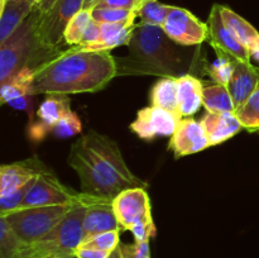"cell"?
<instances>
[{"label": "cell", "mask_w": 259, "mask_h": 258, "mask_svg": "<svg viewBox=\"0 0 259 258\" xmlns=\"http://www.w3.org/2000/svg\"><path fill=\"white\" fill-rule=\"evenodd\" d=\"M133 28L134 22L101 23L100 42L83 48L90 51H110L119 46H128Z\"/></svg>", "instance_id": "44dd1931"}, {"label": "cell", "mask_w": 259, "mask_h": 258, "mask_svg": "<svg viewBox=\"0 0 259 258\" xmlns=\"http://www.w3.org/2000/svg\"><path fill=\"white\" fill-rule=\"evenodd\" d=\"M32 95H27V96H22V98H18L14 99V100L9 101V105L13 106L14 109L17 110H23V111H27L29 115H32Z\"/></svg>", "instance_id": "ab89813d"}, {"label": "cell", "mask_w": 259, "mask_h": 258, "mask_svg": "<svg viewBox=\"0 0 259 258\" xmlns=\"http://www.w3.org/2000/svg\"><path fill=\"white\" fill-rule=\"evenodd\" d=\"M29 185H27V186L23 187V189L17 190V191L12 192V194L9 195L0 196V215H5L8 214V212L19 209L20 204H22L23 199H24L25 192H27Z\"/></svg>", "instance_id": "836d02e7"}, {"label": "cell", "mask_w": 259, "mask_h": 258, "mask_svg": "<svg viewBox=\"0 0 259 258\" xmlns=\"http://www.w3.org/2000/svg\"><path fill=\"white\" fill-rule=\"evenodd\" d=\"M40 2H42V0H33V3H34L35 7H38V4H39Z\"/></svg>", "instance_id": "bcb514c9"}, {"label": "cell", "mask_w": 259, "mask_h": 258, "mask_svg": "<svg viewBox=\"0 0 259 258\" xmlns=\"http://www.w3.org/2000/svg\"><path fill=\"white\" fill-rule=\"evenodd\" d=\"M136 242H149L152 237L156 235V225L153 223H141L134 225L131 229Z\"/></svg>", "instance_id": "d590c367"}, {"label": "cell", "mask_w": 259, "mask_h": 258, "mask_svg": "<svg viewBox=\"0 0 259 258\" xmlns=\"http://www.w3.org/2000/svg\"><path fill=\"white\" fill-rule=\"evenodd\" d=\"M202 105L210 113H235L234 101L225 85L214 83L204 88Z\"/></svg>", "instance_id": "d4e9b609"}, {"label": "cell", "mask_w": 259, "mask_h": 258, "mask_svg": "<svg viewBox=\"0 0 259 258\" xmlns=\"http://www.w3.org/2000/svg\"><path fill=\"white\" fill-rule=\"evenodd\" d=\"M5 2H8V0H0V4H3ZM10 2H24V0H10Z\"/></svg>", "instance_id": "f6af8a7d"}, {"label": "cell", "mask_w": 259, "mask_h": 258, "mask_svg": "<svg viewBox=\"0 0 259 258\" xmlns=\"http://www.w3.org/2000/svg\"><path fill=\"white\" fill-rule=\"evenodd\" d=\"M227 88L234 101L235 111H238L259 88V68L252 63L235 60L234 72Z\"/></svg>", "instance_id": "e0dca14e"}, {"label": "cell", "mask_w": 259, "mask_h": 258, "mask_svg": "<svg viewBox=\"0 0 259 258\" xmlns=\"http://www.w3.org/2000/svg\"><path fill=\"white\" fill-rule=\"evenodd\" d=\"M98 42H100V23L95 22V20H91L90 24L86 28L85 33L82 35V39H81L80 45L81 47H90V46L96 45Z\"/></svg>", "instance_id": "8d00e7d4"}, {"label": "cell", "mask_w": 259, "mask_h": 258, "mask_svg": "<svg viewBox=\"0 0 259 258\" xmlns=\"http://www.w3.org/2000/svg\"><path fill=\"white\" fill-rule=\"evenodd\" d=\"M206 24L209 28V42L215 51L224 52L225 55L230 56L237 61L250 63L249 48L243 45L228 29L224 20H223L220 4L212 5Z\"/></svg>", "instance_id": "4fadbf2b"}, {"label": "cell", "mask_w": 259, "mask_h": 258, "mask_svg": "<svg viewBox=\"0 0 259 258\" xmlns=\"http://www.w3.org/2000/svg\"><path fill=\"white\" fill-rule=\"evenodd\" d=\"M163 28L134 24L129 40V56L116 61L118 75H156L179 77L185 67L184 57Z\"/></svg>", "instance_id": "3957f363"}, {"label": "cell", "mask_w": 259, "mask_h": 258, "mask_svg": "<svg viewBox=\"0 0 259 258\" xmlns=\"http://www.w3.org/2000/svg\"><path fill=\"white\" fill-rule=\"evenodd\" d=\"M202 82L195 76L184 73L177 77V98L179 113L181 118L191 116L202 105Z\"/></svg>", "instance_id": "d6986e66"}, {"label": "cell", "mask_w": 259, "mask_h": 258, "mask_svg": "<svg viewBox=\"0 0 259 258\" xmlns=\"http://www.w3.org/2000/svg\"><path fill=\"white\" fill-rule=\"evenodd\" d=\"M151 105L158 106L180 115L177 77H162L154 83L151 91Z\"/></svg>", "instance_id": "603a6c76"}, {"label": "cell", "mask_w": 259, "mask_h": 258, "mask_svg": "<svg viewBox=\"0 0 259 258\" xmlns=\"http://www.w3.org/2000/svg\"><path fill=\"white\" fill-rule=\"evenodd\" d=\"M99 0H85V3H83V9H93L94 7H95V4L98 3Z\"/></svg>", "instance_id": "7bdbcfd3"}, {"label": "cell", "mask_w": 259, "mask_h": 258, "mask_svg": "<svg viewBox=\"0 0 259 258\" xmlns=\"http://www.w3.org/2000/svg\"><path fill=\"white\" fill-rule=\"evenodd\" d=\"M68 258H77V257H76V255H72V257H68Z\"/></svg>", "instance_id": "c3c4849f"}, {"label": "cell", "mask_w": 259, "mask_h": 258, "mask_svg": "<svg viewBox=\"0 0 259 258\" xmlns=\"http://www.w3.org/2000/svg\"><path fill=\"white\" fill-rule=\"evenodd\" d=\"M68 164L80 177L81 191L114 199L126 189L148 185L126 166L118 143L95 131L73 142Z\"/></svg>", "instance_id": "6da1fadb"}, {"label": "cell", "mask_w": 259, "mask_h": 258, "mask_svg": "<svg viewBox=\"0 0 259 258\" xmlns=\"http://www.w3.org/2000/svg\"><path fill=\"white\" fill-rule=\"evenodd\" d=\"M93 19L98 23H123L134 22L137 10L118 9V8H93L91 9Z\"/></svg>", "instance_id": "4dcf8cb0"}, {"label": "cell", "mask_w": 259, "mask_h": 258, "mask_svg": "<svg viewBox=\"0 0 259 258\" xmlns=\"http://www.w3.org/2000/svg\"><path fill=\"white\" fill-rule=\"evenodd\" d=\"M172 5L162 4L158 0H148L142 3L137 9V17L141 19V23L152 25H162L166 22L168 13L171 12Z\"/></svg>", "instance_id": "484cf974"}, {"label": "cell", "mask_w": 259, "mask_h": 258, "mask_svg": "<svg viewBox=\"0 0 259 258\" xmlns=\"http://www.w3.org/2000/svg\"><path fill=\"white\" fill-rule=\"evenodd\" d=\"M200 121L206 132L211 146L227 142L228 139L233 138L243 129L235 113H210V111H206Z\"/></svg>", "instance_id": "ac0fdd59"}, {"label": "cell", "mask_w": 259, "mask_h": 258, "mask_svg": "<svg viewBox=\"0 0 259 258\" xmlns=\"http://www.w3.org/2000/svg\"><path fill=\"white\" fill-rule=\"evenodd\" d=\"M118 76L110 51H90L73 46L34 70L30 95L100 91Z\"/></svg>", "instance_id": "7a4b0ae2"}, {"label": "cell", "mask_w": 259, "mask_h": 258, "mask_svg": "<svg viewBox=\"0 0 259 258\" xmlns=\"http://www.w3.org/2000/svg\"><path fill=\"white\" fill-rule=\"evenodd\" d=\"M93 20V14H91L90 9H82L68 22L67 27H66L65 34V43L70 46H78L80 45L82 35L85 33L86 28L90 24Z\"/></svg>", "instance_id": "4316f807"}, {"label": "cell", "mask_w": 259, "mask_h": 258, "mask_svg": "<svg viewBox=\"0 0 259 258\" xmlns=\"http://www.w3.org/2000/svg\"><path fill=\"white\" fill-rule=\"evenodd\" d=\"M181 116L158 106L141 109L131 124V129L142 139L151 141L158 136H172Z\"/></svg>", "instance_id": "7c38bea8"}, {"label": "cell", "mask_w": 259, "mask_h": 258, "mask_svg": "<svg viewBox=\"0 0 259 258\" xmlns=\"http://www.w3.org/2000/svg\"><path fill=\"white\" fill-rule=\"evenodd\" d=\"M108 258H123V257H121L120 250H119V248H116V249H114L113 252H111L110 254H109Z\"/></svg>", "instance_id": "ee69618b"}, {"label": "cell", "mask_w": 259, "mask_h": 258, "mask_svg": "<svg viewBox=\"0 0 259 258\" xmlns=\"http://www.w3.org/2000/svg\"><path fill=\"white\" fill-rule=\"evenodd\" d=\"M83 3L85 0H57L48 12L39 14L35 33L38 43L48 50H61L66 27L83 9Z\"/></svg>", "instance_id": "52a82bcc"}, {"label": "cell", "mask_w": 259, "mask_h": 258, "mask_svg": "<svg viewBox=\"0 0 259 258\" xmlns=\"http://www.w3.org/2000/svg\"><path fill=\"white\" fill-rule=\"evenodd\" d=\"M80 192L63 185L50 168L38 175L28 187L19 209L51 205H75Z\"/></svg>", "instance_id": "ba28073f"}, {"label": "cell", "mask_w": 259, "mask_h": 258, "mask_svg": "<svg viewBox=\"0 0 259 258\" xmlns=\"http://www.w3.org/2000/svg\"><path fill=\"white\" fill-rule=\"evenodd\" d=\"M137 2H138V3H139V4H141V2H142V0H137ZM138 7H139V5H138Z\"/></svg>", "instance_id": "681fc988"}, {"label": "cell", "mask_w": 259, "mask_h": 258, "mask_svg": "<svg viewBox=\"0 0 259 258\" xmlns=\"http://www.w3.org/2000/svg\"><path fill=\"white\" fill-rule=\"evenodd\" d=\"M71 110L70 98L63 94H47L37 110L38 121L29 126V137L42 141L67 111Z\"/></svg>", "instance_id": "2e32d148"}, {"label": "cell", "mask_w": 259, "mask_h": 258, "mask_svg": "<svg viewBox=\"0 0 259 258\" xmlns=\"http://www.w3.org/2000/svg\"><path fill=\"white\" fill-rule=\"evenodd\" d=\"M24 245L7 220L0 218V258H14Z\"/></svg>", "instance_id": "f1b7e54d"}, {"label": "cell", "mask_w": 259, "mask_h": 258, "mask_svg": "<svg viewBox=\"0 0 259 258\" xmlns=\"http://www.w3.org/2000/svg\"><path fill=\"white\" fill-rule=\"evenodd\" d=\"M139 3L137 0H99L94 8H118V9L137 10Z\"/></svg>", "instance_id": "74e56055"}, {"label": "cell", "mask_w": 259, "mask_h": 258, "mask_svg": "<svg viewBox=\"0 0 259 258\" xmlns=\"http://www.w3.org/2000/svg\"><path fill=\"white\" fill-rule=\"evenodd\" d=\"M168 146L174 151L175 157L180 158L204 151L211 147V144L201 121L192 118H181Z\"/></svg>", "instance_id": "5bb4252c"}, {"label": "cell", "mask_w": 259, "mask_h": 258, "mask_svg": "<svg viewBox=\"0 0 259 258\" xmlns=\"http://www.w3.org/2000/svg\"><path fill=\"white\" fill-rule=\"evenodd\" d=\"M144 2H148V0H142V2H141V4H142V3H144ZM141 4H139V5H141Z\"/></svg>", "instance_id": "7dc6e473"}, {"label": "cell", "mask_w": 259, "mask_h": 258, "mask_svg": "<svg viewBox=\"0 0 259 258\" xmlns=\"http://www.w3.org/2000/svg\"><path fill=\"white\" fill-rule=\"evenodd\" d=\"M76 205V204H75ZM75 205H51V206L17 209L0 218L7 220L15 234L24 243L40 239L57 227Z\"/></svg>", "instance_id": "8992f818"}, {"label": "cell", "mask_w": 259, "mask_h": 258, "mask_svg": "<svg viewBox=\"0 0 259 258\" xmlns=\"http://www.w3.org/2000/svg\"><path fill=\"white\" fill-rule=\"evenodd\" d=\"M123 258H151L149 242H136L134 244L119 243L118 245Z\"/></svg>", "instance_id": "e575fe53"}, {"label": "cell", "mask_w": 259, "mask_h": 258, "mask_svg": "<svg viewBox=\"0 0 259 258\" xmlns=\"http://www.w3.org/2000/svg\"><path fill=\"white\" fill-rule=\"evenodd\" d=\"M110 253L105 252V250L94 249V248H83L78 247L76 250L75 255L77 258H108Z\"/></svg>", "instance_id": "f35d334b"}, {"label": "cell", "mask_w": 259, "mask_h": 258, "mask_svg": "<svg viewBox=\"0 0 259 258\" xmlns=\"http://www.w3.org/2000/svg\"><path fill=\"white\" fill-rule=\"evenodd\" d=\"M235 114L243 129L248 132H259V88Z\"/></svg>", "instance_id": "83f0119b"}, {"label": "cell", "mask_w": 259, "mask_h": 258, "mask_svg": "<svg viewBox=\"0 0 259 258\" xmlns=\"http://www.w3.org/2000/svg\"><path fill=\"white\" fill-rule=\"evenodd\" d=\"M33 80H34V70L30 67H24L7 81L2 82L0 86L2 104H8L14 99L30 95Z\"/></svg>", "instance_id": "7402d4cb"}, {"label": "cell", "mask_w": 259, "mask_h": 258, "mask_svg": "<svg viewBox=\"0 0 259 258\" xmlns=\"http://www.w3.org/2000/svg\"><path fill=\"white\" fill-rule=\"evenodd\" d=\"M85 211L86 207L77 202L57 227L35 242L24 243L14 258H68L75 255L83 240Z\"/></svg>", "instance_id": "5b68a950"}, {"label": "cell", "mask_w": 259, "mask_h": 258, "mask_svg": "<svg viewBox=\"0 0 259 258\" xmlns=\"http://www.w3.org/2000/svg\"><path fill=\"white\" fill-rule=\"evenodd\" d=\"M113 200L80 192L78 202L86 207L82 223L83 239L104 232L120 230V225L114 211Z\"/></svg>", "instance_id": "8fae6325"}, {"label": "cell", "mask_w": 259, "mask_h": 258, "mask_svg": "<svg viewBox=\"0 0 259 258\" xmlns=\"http://www.w3.org/2000/svg\"><path fill=\"white\" fill-rule=\"evenodd\" d=\"M249 55H250V60L253 58V60H255L257 62H259V37L249 47Z\"/></svg>", "instance_id": "b9f144b4"}, {"label": "cell", "mask_w": 259, "mask_h": 258, "mask_svg": "<svg viewBox=\"0 0 259 258\" xmlns=\"http://www.w3.org/2000/svg\"><path fill=\"white\" fill-rule=\"evenodd\" d=\"M35 5L33 0L8 2L0 4V43L19 28V25L32 14Z\"/></svg>", "instance_id": "ffe728a7"}, {"label": "cell", "mask_w": 259, "mask_h": 258, "mask_svg": "<svg viewBox=\"0 0 259 258\" xmlns=\"http://www.w3.org/2000/svg\"><path fill=\"white\" fill-rule=\"evenodd\" d=\"M220 12H222L223 20H224L225 25L228 29L240 40L244 46L248 48L253 45L255 39L259 37V32L250 24L249 22L240 17L239 14L232 10L228 7H223L220 5Z\"/></svg>", "instance_id": "cb8c5ba5"}, {"label": "cell", "mask_w": 259, "mask_h": 258, "mask_svg": "<svg viewBox=\"0 0 259 258\" xmlns=\"http://www.w3.org/2000/svg\"><path fill=\"white\" fill-rule=\"evenodd\" d=\"M120 228L131 230L134 225L141 223H153L151 200L144 187L126 189L116 195L113 200Z\"/></svg>", "instance_id": "30bf717a"}, {"label": "cell", "mask_w": 259, "mask_h": 258, "mask_svg": "<svg viewBox=\"0 0 259 258\" xmlns=\"http://www.w3.org/2000/svg\"><path fill=\"white\" fill-rule=\"evenodd\" d=\"M217 53L219 58L207 68V73L215 81V83L227 86L232 78L233 72H234L235 60L230 56L225 55L224 52H220V51H217Z\"/></svg>", "instance_id": "f546056e"}, {"label": "cell", "mask_w": 259, "mask_h": 258, "mask_svg": "<svg viewBox=\"0 0 259 258\" xmlns=\"http://www.w3.org/2000/svg\"><path fill=\"white\" fill-rule=\"evenodd\" d=\"M46 169L48 168L37 157L3 164L0 167V196H5L23 189Z\"/></svg>", "instance_id": "9a60e30c"}, {"label": "cell", "mask_w": 259, "mask_h": 258, "mask_svg": "<svg viewBox=\"0 0 259 258\" xmlns=\"http://www.w3.org/2000/svg\"><path fill=\"white\" fill-rule=\"evenodd\" d=\"M162 28L175 43L181 46L201 45L209 39L206 23H202L185 8L172 7Z\"/></svg>", "instance_id": "9c48e42d"}, {"label": "cell", "mask_w": 259, "mask_h": 258, "mask_svg": "<svg viewBox=\"0 0 259 258\" xmlns=\"http://www.w3.org/2000/svg\"><path fill=\"white\" fill-rule=\"evenodd\" d=\"M39 14V10L34 8L19 28L0 43V82L24 67L35 70L62 52V50H48L38 43L35 33Z\"/></svg>", "instance_id": "277c9868"}, {"label": "cell", "mask_w": 259, "mask_h": 258, "mask_svg": "<svg viewBox=\"0 0 259 258\" xmlns=\"http://www.w3.org/2000/svg\"><path fill=\"white\" fill-rule=\"evenodd\" d=\"M81 131H82V123H81L80 118L77 116V114L70 110L53 126L52 133L57 138L66 139L81 133Z\"/></svg>", "instance_id": "d6a6232c"}, {"label": "cell", "mask_w": 259, "mask_h": 258, "mask_svg": "<svg viewBox=\"0 0 259 258\" xmlns=\"http://www.w3.org/2000/svg\"><path fill=\"white\" fill-rule=\"evenodd\" d=\"M56 2H57V0H42V2L38 4V7H35V9H38L40 14H43V13L48 12V10L53 7V4H55Z\"/></svg>", "instance_id": "60d3db41"}, {"label": "cell", "mask_w": 259, "mask_h": 258, "mask_svg": "<svg viewBox=\"0 0 259 258\" xmlns=\"http://www.w3.org/2000/svg\"><path fill=\"white\" fill-rule=\"evenodd\" d=\"M119 232L120 230H110V232H104L100 234H95L93 237H89L82 240L80 247L83 248H94V249L105 250L111 253L116 249L120 243L119 239Z\"/></svg>", "instance_id": "1f68e13d"}]
</instances>
